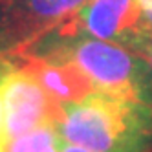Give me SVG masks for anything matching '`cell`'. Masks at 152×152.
Masks as SVG:
<instances>
[{"instance_id": "cell-1", "label": "cell", "mask_w": 152, "mask_h": 152, "mask_svg": "<svg viewBox=\"0 0 152 152\" xmlns=\"http://www.w3.org/2000/svg\"><path fill=\"white\" fill-rule=\"evenodd\" d=\"M62 141L94 152H147L152 141V104L99 90L61 106L55 125Z\"/></svg>"}, {"instance_id": "cell-2", "label": "cell", "mask_w": 152, "mask_h": 152, "mask_svg": "<svg viewBox=\"0 0 152 152\" xmlns=\"http://www.w3.org/2000/svg\"><path fill=\"white\" fill-rule=\"evenodd\" d=\"M68 44L59 55L72 61L95 90L128 101L152 104V70L121 44L75 33L64 37Z\"/></svg>"}, {"instance_id": "cell-3", "label": "cell", "mask_w": 152, "mask_h": 152, "mask_svg": "<svg viewBox=\"0 0 152 152\" xmlns=\"http://www.w3.org/2000/svg\"><path fill=\"white\" fill-rule=\"evenodd\" d=\"M0 92L9 141L39 126L57 125L62 104L42 88L37 77L22 64L17 66L6 61L0 75Z\"/></svg>"}, {"instance_id": "cell-4", "label": "cell", "mask_w": 152, "mask_h": 152, "mask_svg": "<svg viewBox=\"0 0 152 152\" xmlns=\"http://www.w3.org/2000/svg\"><path fill=\"white\" fill-rule=\"evenodd\" d=\"M88 0H0V42L22 50L68 26Z\"/></svg>"}, {"instance_id": "cell-5", "label": "cell", "mask_w": 152, "mask_h": 152, "mask_svg": "<svg viewBox=\"0 0 152 152\" xmlns=\"http://www.w3.org/2000/svg\"><path fill=\"white\" fill-rule=\"evenodd\" d=\"M141 13L137 0H88L68 26L59 29L61 37L86 33L101 40L128 42L139 31Z\"/></svg>"}, {"instance_id": "cell-6", "label": "cell", "mask_w": 152, "mask_h": 152, "mask_svg": "<svg viewBox=\"0 0 152 152\" xmlns=\"http://www.w3.org/2000/svg\"><path fill=\"white\" fill-rule=\"evenodd\" d=\"M22 66L37 77V81L57 103H73L94 92L90 79L64 57H39L24 53Z\"/></svg>"}, {"instance_id": "cell-7", "label": "cell", "mask_w": 152, "mask_h": 152, "mask_svg": "<svg viewBox=\"0 0 152 152\" xmlns=\"http://www.w3.org/2000/svg\"><path fill=\"white\" fill-rule=\"evenodd\" d=\"M128 44L137 51V55L143 59L148 64V68L152 70V31L139 29L137 33L132 37V40H130Z\"/></svg>"}, {"instance_id": "cell-8", "label": "cell", "mask_w": 152, "mask_h": 152, "mask_svg": "<svg viewBox=\"0 0 152 152\" xmlns=\"http://www.w3.org/2000/svg\"><path fill=\"white\" fill-rule=\"evenodd\" d=\"M6 66V59L0 57V75ZM9 143L7 139V132H6V112H4V99H2V92H0V152H4L6 145Z\"/></svg>"}, {"instance_id": "cell-9", "label": "cell", "mask_w": 152, "mask_h": 152, "mask_svg": "<svg viewBox=\"0 0 152 152\" xmlns=\"http://www.w3.org/2000/svg\"><path fill=\"white\" fill-rule=\"evenodd\" d=\"M139 13H141V26L139 29L152 31V0H137Z\"/></svg>"}, {"instance_id": "cell-10", "label": "cell", "mask_w": 152, "mask_h": 152, "mask_svg": "<svg viewBox=\"0 0 152 152\" xmlns=\"http://www.w3.org/2000/svg\"><path fill=\"white\" fill-rule=\"evenodd\" d=\"M59 152H94V150H88L84 147H79V145H72L68 141H59Z\"/></svg>"}, {"instance_id": "cell-11", "label": "cell", "mask_w": 152, "mask_h": 152, "mask_svg": "<svg viewBox=\"0 0 152 152\" xmlns=\"http://www.w3.org/2000/svg\"><path fill=\"white\" fill-rule=\"evenodd\" d=\"M51 152H59V148H55V150H51Z\"/></svg>"}]
</instances>
